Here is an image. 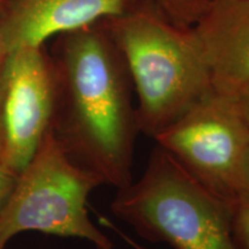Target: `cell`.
Wrapping results in <instances>:
<instances>
[{
	"mask_svg": "<svg viewBox=\"0 0 249 249\" xmlns=\"http://www.w3.org/2000/svg\"><path fill=\"white\" fill-rule=\"evenodd\" d=\"M138 0H0V42L7 52L126 13Z\"/></svg>",
	"mask_w": 249,
	"mask_h": 249,
	"instance_id": "obj_7",
	"label": "cell"
},
{
	"mask_svg": "<svg viewBox=\"0 0 249 249\" xmlns=\"http://www.w3.org/2000/svg\"><path fill=\"white\" fill-rule=\"evenodd\" d=\"M233 101L235 103V107L238 108L239 113L242 119H244L245 124H247L249 129V85L241 89L238 93L234 96H231Z\"/></svg>",
	"mask_w": 249,
	"mask_h": 249,
	"instance_id": "obj_12",
	"label": "cell"
},
{
	"mask_svg": "<svg viewBox=\"0 0 249 249\" xmlns=\"http://www.w3.org/2000/svg\"><path fill=\"white\" fill-rule=\"evenodd\" d=\"M58 80L45 45L8 52L0 103V163L20 173L51 128Z\"/></svg>",
	"mask_w": 249,
	"mask_h": 249,
	"instance_id": "obj_6",
	"label": "cell"
},
{
	"mask_svg": "<svg viewBox=\"0 0 249 249\" xmlns=\"http://www.w3.org/2000/svg\"><path fill=\"white\" fill-rule=\"evenodd\" d=\"M232 234L238 249H249V197H241L232 207Z\"/></svg>",
	"mask_w": 249,
	"mask_h": 249,
	"instance_id": "obj_10",
	"label": "cell"
},
{
	"mask_svg": "<svg viewBox=\"0 0 249 249\" xmlns=\"http://www.w3.org/2000/svg\"><path fill=\"white\" fill-rule=\"evenodd\" d=\"M112 213L141 238L174 249H238L232 208L156 145L138 181L118 189Z\"/></svg>",
	"mask_w": 249,
	"mask_h": 249,
	"instance_id": "obj_3",
	"label": "cell"
},
{
	"mask_svg": "<svg viewBox=\"0 0 249 249\" xmlns=\"http://www.w3.org/2000/svg\"><path fill=\"white\" fill-rule=\"evenodd\" d=\"M58 80L52 135L70 160L104 185L134 181L140 133L128 68L102 20L55 36Z\"/></svg>",
	"mask_w": 249,
	"mask_h": 249,
	"instance_id": "obj_1",
	"label": "cell"
},
{
	"mask_svg": "<svg viewBox=\"0 0 249 249\" xmlns=\"http://www.w3.org/2000/svg\"><path fill=\"white\" fill-rule=\"evenodd\" d=\"M8 52L6 51L2 46L1 42H0V103H1L2 97V88H4V75H5V67H6V60H7Z\"/></svg>",
	"mask_w": 249,
	"mask_h": 249,
	"instance_id": "obj_15",
	"label": "cell"
},
{
	"mask_svg": "<svg viewBox=\"0 0 249 249\" xmlns=\"http://www.w3.org/2000/svg\"><path fill=\"white\" fill-rule=\"evenodd\" d=\"M154 140L231 208L242 197L240 169L249 129L231 96L213 90Z\"/></svg>",
	"mask_w": 249,
	"mask_h": 249,
	"instance_id": "obj_5",
	"label": "cell"
},
{
	"mask_svg": "<svg viewBox=\"0 0 249 249\" xmlns=\"http://www.w3.org/2000/svg\"><path fill=\"white\" fill-rule=\"evenodd\" d=\"M102 185L96 174L70 160L49 130L18 173L0 213V249L27 231L82 239L96 249H113V242L92 223L88 213L89 195Z\"/></svg>",
	"mask_w": 249,
	"mask_h": 249,
	"instance_id": "obj_4",
	"label": "cell"
},
{
	"mask_svg": "<svg viewBox=\"0 0 249 249\" xmlns=\"http://www.w3.org/2000/svg\"><path fill=\"white\" fill-rule=\"evenodd\" d=\"M99 219H101V223L103 224V225H104L105 227H107V229H110L111 231H113L114 233H117V235H119L121 240H124V242H126V244L128 245L129 247H132L133 249H149L147 247H144V246L140 245L139 242H136L135 240H134V239L130 238L129 235H127L126 233H124L119 229V227H117L116 225H114V224L112 223L111 220H108L107 217H101Z\"/></svg>",
	"mask_w": 249,
	"mask_h": 249,
	"instance_id": "obj_13",
	"label": "cell"
},
{
	"mask_svg": "<svg viewBox=\"0 0 249 249\" xmlns=\"http://www.w3.org/2000/svg\"><path fill=\"white\" fill-rule=\"evenodd\" d=\"M18 174L11 171L0 163V213L7 203L9 196L13 192Z\"/></svg>",
	"mask_w": 249,
	"mask_h": 249,
	"instance_id": "obj_11",
	"label": "cell"
},
{
	"mask_svg": "<svg viewBox=\"0 0 249 249\" xmlns=\"http://www.w3.org/2000/svg\"><path fill=\"white\" fill-rule=\"evenodd\" d=\"M240 185L242 197H249V147L244 156L240 169Z\"/></svg>",
	"mask_w": 249,
	"mask_h": 249,
	"instance_id": "obj_14",
	"label": "cell"
},
{
	"mask_svg": "<svg viewBox=\"0 0 249 249\" xmlns=\"http://www.w3.org/2000/svg\"><path fill=\"white\" fill-rule=\"evenodd\" d=\"M102 21L128 68L142 134L154 139L213 91L193 27L174 23L150 0Z\"/></svg>",
	"mask_w": 249,
	"mask_h": 249,
	"instance_id": "obj_2",
	"label": "cell"
},
{
	"mask_svg": "<svg viewBox=\"0 0 249 249\" xmlns=\"http://www.w3.org/2000/svg\"><path fill=\"white\" fill-rule=\"evenodd\" d=\"M174 23L193 27L205 13L213 0H150Z\"/></svg>",
	"mask_w": 249,
	"mask_h": 249,
	"instance_id": "obj_9",
	"label": "cell"
},
{
	"mask_svg": "<svg viewBox=\"0 0 249 249\" xmlns=\"http://www.w3.org/2000/svg\"><path fill=\"white\" fill-rule=\"evenodd\" d=\"M214 91L234 96L249 85V0H213L193 26Z\"/></svg>",
	"mask_w": 249,
	"mask_h": 249,
	"instance_id": "obj_8",
	"label": "cell"
}]
</instances>
